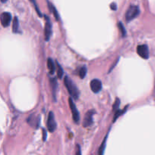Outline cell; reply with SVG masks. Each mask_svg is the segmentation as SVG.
I'll list each match as a JSON object with an SVG mask.
<instances>
[{
    "label": "cell",
    "instance_id": "obj_1",
    "mask_svg": "<svg viewBox=\"0 0 155 155\" xmlns=\"http://www.w3.org/2000/svg\"><path fill=\"white\" fill-rule=\"evenodd\" d=\"M64 85L68 89V92L70 93V95H71L73 98H74L75 100H77L79 98V91L77 87L76 86V85L74 84V82L68 77H64Z\"/></svg>",
    "mask_w": 155,
    "mask_h": 155
},
{
    "label": "cell",
    "instance_id": "obj_2",
    "mask_svg": "<svg viewBox=\"0 0 155 155\" xmlns=\"http://www.w3.org/2000/svg\"><path fill=\"white\" fill-rule=\"evenodd\" d=\"M139 13H140V10L139 8L136 5H131L127 10V13H126L125 18L128 22H130L132 20L135 19L139 16Z\"/></svg>",
    "mask_w": 155,
    "mask_h": 155
},
{
    "label": "cell",
    "instance_id": "obj_3",
    "mask_svg": "<svg viewBox=\"0 0 155 155\" xmlns=\"http://www.w3.org/2000/svg\"><path fill=\"white\" fill-rule=\"evenodd\" d=\"M56 127H57V124L54 119V113L52 111H50L48 116V120H47V128L48 131L52 133L55 130Z\"/></svg>",
    "mask_w": 155,
    "mask_h": 155
},
{
    "label": "cell",
    "instance_id": "obj_4",
    "mask_svg": "<svg viewBox=\"0 0 155 155\" xmlns=\"http://www.w3.org/2000/svg\"><path fill=\"white\" fill-rule=\"evenodd\" d=\"M69 104L70 107H71V112H72V116L74 121L76 124H78L80 122V114H79L78 110H77V107L75 105V103L74 102L73 99L71 98H69Z\"/></svg>",
    "mask_w": 155,
    "mask_h": 155
},
{
    "label": "cell",
    "instance_id": "obj_5",
    "mask_svg": "<svg viewBox=\"0 0 155 155\" xmlns=\"http://www.w3.org/2000/svg\"><path fill=\"white\" fill-rule=\"evenodd\" d=\"M45 41H48L52 34V25L51 21L48 17H45Z\"/></svg>",
    "mask_w": 155,
    "mask_h": 155
},
{
    "label": "cell",
    "instance_id": "obj_6",
    "mask_svg": "<svg viewBox=\"0 0 155 155\" xmlns=\"http://www.w3.org/2000/svg\"><path fill=\"white\" fill-rule=\"evenodd\" d=\"M95 111L94 110H89L87 113L85 115V117L83 119V126L84 127H90L91 125L93 123V115L95 114Z\"/></svg>",
    "mask_w": 155,
    "mask_h": 155
},
{
    "label": "cell",
    "instance_id": "obj_7",
    "mask_svg": "<svg viewBox=\"0 0 155 155\" xmlns=\"http://www.w3.org/2000/svg\"><path fill=\"white\" fill-rule=\"evenodd\" d=\"M137 53L140 57L144 59H148L149 58V50L146 45H140L137 47Z\"/></svg>",
    "mask_w": 155,
    "mask_h": 155
},
{
    "label": "cell",
    "instance_id": "obj_8",
    "mask_svg": "<svg viewBox=\"0 0 155 155\" xmlns=\"http://www.w3.org/2000/svg\"><path fill=\"white\" fill-rule=\"evenodd\" d=\"M0 21H1L2 25L3 27H8L11 24V21H12V15L8 12H4L0 16Z\"/></svg>",
    "mask_w": 155,
    "mask_h": 155
},
{
    "label": "cell",
    "instance_id": "obj_9",
    "mask_svg": "<svg viewBox=\"0 0 155 155\" xmlns=\"http://www.w3.org/2000/svg\"><path fill=\"white\" fill-rule=\"evenodd\" d=\"M90 88L92 91L95 93H98L102 89V83L98 79H94L90 83Z\"/></svg>",
    "mask_w": 155,
    "mask_h": 155
},
{
    "label": "cell",
    "instance_id": "obj_10",
    "mask_svg": "<svg viewBox=\"0 0 155 155\" xmlns=\"http://www.w3.org/2000/svg\"><path fill=\"white\" fill-rule=\"evenodd\" d=\"M27 122H28L29 124H30V126H32V127H36V128L39 127V117L36 118V117L34 116V114H32L29 117L28 119H27Z\"/></svg>",
    "mask_w": 155,
    "mask_h": 155
},
{
    "label": "cell",
    "instance_id": "obj_11",
    "mask_svg": "<svg viewBox=\"0 0 155 155\" xmlns=\"http://www.w3.org/2000/svg\"><path fill=\"white\" fill-rule=\"evenodd\" d=\"M50 82H51V89H52L53 98H54V100L55 101V100H56V95H57V92H58L57 80H56V78H51V80H50Z\"/></svg>",
    "mask_w": 155,
    "mask_h": 155
},
{
    "label": "cell",
    "instance_id": "obj_12",
    "mask_svg": "<svg viewBox=\"0 0 155 155\" xmlns=\"http://www.w3.org/2000/svg\"><path fill=\"white\" fill-rule=\"evenodd\" d=\"M12 31L13 33H18L19 32V22H18V19L17 17H15L13 20V23H12Z\"/></svg>",
    "mask_w": 155,
    "mask_h": 155
},
{
    "label": "cell",
    "instance_id": "obj_13",
    "mask_svg": "<svg viewBox=\"0 0 155 155\" xmlns=\"http://www.w3.org/2000/svg\"><path fill=\"white\" fill-rule=\"evenodd\" d=\"M47 66H48V70H49L50 73L51 74L54 72L55 71V65H54V61L51 58H48V61H47Z\"/></svg>",
    "mask_w": 155,
    "mask_h": 155
},
{
    "label": "cell",
    "instance_id": "obj_14",
    "mask_svg": "<svg viewBox=\"0 0 155 155\" xmlns=\"http://www.w3.org/2000/svg\"><path fill=\"white\" fill-rule=\"evenodd\" d=\"M48 8H49V9H50V12H51V13H53L54 18H55V19L58 21V20L59 19L58 13L57 10H56V8H55V7H54V6L52 4H51L49 2H48Z\"/></svg>",
    "mask_w": 155,
    "mask_h": 155
},
{
    "label": "cell",
    "instance_id": "obj_15",
    "mask_svg": "<svg viewBox=\"0 0 155 155\" xmlns=\"http://www.w3.org/2000/svg\"><path fill=\"white\" fill-rule=\"evenodd\" d=\"M86 73H87V68H86V67L83 66L80 69V71H79V76H80V78L83 79L86 77Z\"/></svg>",
    "mask_w": 155,
    "mask_h": 155
},
{
    "label": "cell",
    "instance_id": "obj_16",
    "mask_svg": "<svg viewBox=\"0 0 155 155\" xmlns=\"http://www.w3.org/2000/svg\"><path fill=\"white\" fill-rule=\"evenodd\" d=\"M118 27H119V30L120 31L121 34H122V36L123 37H124V36L127 35V30H126V29L124 28V24H123L121 22H119L118 23Z\"/></svg>",
    "mask_w": 155,
    "mask_h": 155
},
{
    "label": "cell",
    "instance_id": "obj_17",
    "mask_svg": "<svg viewBox=\"0 0 155 155\" xmlns=\"http://www.w3.org/2000/svg\"><path fill=\"white\" fill-rule=\"evenodd\" d=\"M57 74H58V77H59V78H62V77H63V74H64V71H63V69H62L61 66L60 65V64L58 63V62H57Z\"/></svg>",
    "mask_w": 155,
    "mask_h": 155
},
{
    "label": "cell",
    "instance_id": "obj_18",
    "mask_svg": "<svg viewBox=\"0 0 155 155\" xmlns=\"http://www.w3.org/2000/svg\"><path fill=\"white\" fill-rule=\"evenodd\" d=\"M107 135L106 136L105 139H104V142H103V143L101 144V147H100L99 151H98V154H99V155H101V154H104V148H105V146H106V140H107Z\"/></svg>",
    "mask_w": 155,
    "mask_h": 155
},
{
    "label": "cell",
    "instance_id": "obj_19",
    "mask_svg": "<svg viewBox=\"0 0 155 155\" xmlns=\"http://www.w3.org/2000/svg\"><path fill=\"white\" fill-rule=\"evenodd\" d=\"M120 100L119 98H117L116 101H115V102H114V105H113V110H115V111H116V110H117L118 108H119V107H120Z\"/></svg>",
    "mask_w": 155,
    "mask_h": 155
},
{
    "label": "cell",
    "instance_id": "obj_20",
    "mask_svg": "<svg viewBox=\"0 0 155 155\" xmlns=\"http://www.w3.org/2000/svg\"><path fill=\"white\" fill-rule=\"evenodd\" d=\"M127 107H126L125 109H124V110H116V113H115V116H114V122L115 120H116L117 119V117H118L120 116V115H121V114H124V112L125 111V110H127Z\"/></svg>",
    "mask_w": 155,
    "mask_h": 155
},
{
    "label": "cell",
    "instance_id": "obj_21",
    "mask_svg": "<svg viewBox=\"0 0 155 155\" xmlns=\"http://www.w3.org/2000/svg\"><path fill=\"white\" fill-rule=\"evenodd\" d=\"M30 2H31L32 3H33V5H34V7L36 8V12H37V13L39 14V16L41 17V15H42V14L40 13V12H39V8H38V6H37V4H36V0H30Z\"/></svg>",
    "mask_w": 155,
    "mask_h": 155
},
{
    "label": "cell",
    "instance_id": "obj_22",
    "mask_svg": "<svg viewBox=\"0 0 155 155\" xmlns=\"http://www.w3.org/2000/svg\"><path fill=\"white\" fill-rule=\"evenodd\" d=\"M42 137H43V141L46 140L47 134H46V131H45V129H42Z\"/></svg>",
    "mask_w": 155,
    "mask_h": 155
},
{
    "label": "cell",
    "instance_id": "obj_23",
    "mask_svg": "<svg viewBox=\"0 0 155 155\" xmlns=\"http://www.w3.org/2000/svg\"><path fill=\"white\" fill-rule=\"evenodd\" d=\"M110 8L113 11H116L117 8L116 3H111V5H110Z\"/></svg>",
    "mask_w": 155,
    "mask_h": 155
},
{
    "label": "cell",
    "instance_id": "obj_24",
    "mask_svg": "<svg viewBox=\"0 0 155 155\" xmlns=\"http://www.w3.org/2000/svg\"><path fill=\"white\" fill-rule=\"evenodd\" d=\"M2 2H5L6 1H7V0H1Z\"/></svg>",
    "mask_w": 155,
    "mask_h": 155
}]
</instances>
